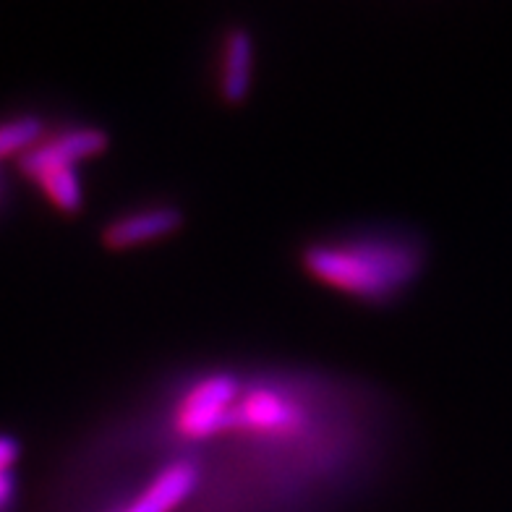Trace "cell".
<instances>
[{"mask_svg":"<svg viewBox=\"0 0 512 512\" xmlns=\"http://www.w3.org/2000/svg\"><path fill=\"white\" fill-rule=\"evenodd\" d=\"M301 259L309 275L366 301H384L398 293L418 270L413 251L377 241L314 243Z\"/></svg>","mask_w":512,"mask_h":512,"instance_id":"1","label":"cell"},{"mask_svg":"<svg viewBox=\"0 0 512 512\" xmlns=\"http://www.w3.org/2000/svg\"><path fill=\"white\" fill-rule=\"evenodd\" d=\"M238 398H241V382L233 374H212V377H204L178 403V434L191 439H207L225 432Z\"/></svg>","mask_w":512,"mask_h":512,"instance_id":"2","label":"cell"},{"mask_svg":"<svg viewBox=\"0 0 512 512\" xmlns=\"http://www.w3.org/2000/svg\"><path fill=\"white\" fill-rule=\"evenodd\" d=\"M298 405L280 392L254 390L238 398L230 413L228 429H249V432H290L298 426Z\"/></svg>","mask_w":512,"mask_h":512,"instance_id":"3","label":"cell"},{"mask_svg":"<svg viewBox=\"0 0 512 512\" xmlns=\"http://www.w3.org/2000/svg\"><path fill=\"white\" fill-rule=\"evenodd\" d=\"M108 147V134L97 126H76L58 131V134L42 139L34 144L29 152L19 157V168L27 170L34 165H48V162H63V165H76L79 160H87L92 155H100Z\"/></svg>","mask_w":512,"mask_h":512,"instance_id":"4","label":"cell"},{"mask_svg":"<svg viewBox=\"0 0 512 512\" xmlns=\"http://www.w3.org/2000/svg\"><path fill=\"white\" fill-rule=\"evenodd\" d=\"M181 220V209L170 207V204H157V207L142 209V212H128V215L115 217L113 223L105 225L102 243L108 249H128L136 243L168 236L181 225Z\"/></svg>","mask_w":512,"mask_h":512,"instance_id":"5","label":"cell"},{"mask_svg":"<svg viewBox=\"0 0 512 512\" xmlns=\"http://www.w3.org/2000/svg\"><path fill=\"white\" fill-rule=\"evenodd\" d=\"M196 481H199V468L194 460L165 465L152 479V484L136 497L134 505L121 512H170L194 492Z\"/></svg>","mask_w":512,"mask_h":512,"instance_id":"6","label":"cell"},{"mask_svg":"<svg viewBox=\"0 0 512 512\" xmlns=\"http://www.w3.org/2000/svg\"><path fill=\"white\" fill-rule=\"evenodd\" d=\"M251 61H254V40L243 27L228 29L223 40V66H220V92L228 102L246 97L251 87Z\"/></svg>","mask_w":512,"mask_h":512,"instance_id":"7","label":"cell"},{"mask_svg":"<svg viewBox=\"0 0 512 512\" xmlns=\"http://www.w3.org/2000/svg\"><path fill=\"white\" fill-rule=\"evenodd\" d=\"M21 173L32 178L34 186L45 194V199L63 212H76L84 204V191H81L76 165L48 162V165H34V168L21 170Z\"/></svg>","mask_w":512,"mask_h":512,"instance_id":"8","label":"cell"},{"mask_svg":"<svg viewBox=\"0 0 512 512\" xmlns=\"http://www.w3.org/2000/svg\"><path fill=\"white\" fill-rule=\"evenodd\" d=\"M42 126L40 118L34 115H16L8 121L0 123V162L11 155H24L37 142H42Z\"/></svg>","mask_w":512,"mask_h":512,"instance_id":"9","label":"cell"},{"mask_svg":"<svg viewBox=\"0 0 512 512\" xmlns=\"http://www.w3.org/2000/svg\"><path fill=\"white\" fill-rule=\"evenodd\" d=\"M21 447L14 437L0 434V512H8L16 497L14 468L19 463Z\"/></svg>","mask_w":512,"mask_h":512,"instance_id":"10","label":"cell"}]
</instances>
